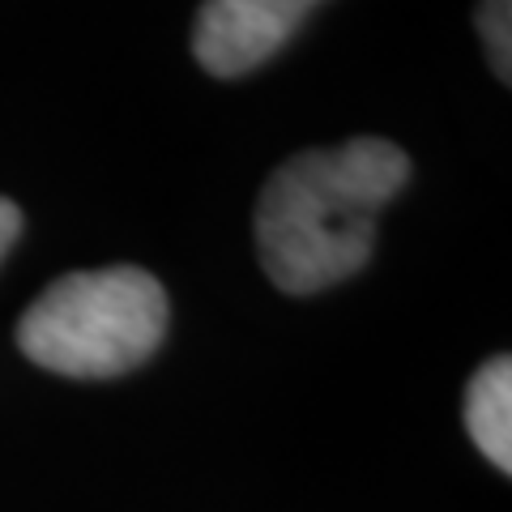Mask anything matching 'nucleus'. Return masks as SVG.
I'll use <instances>...</instances> for the list:
<instances>
[{
	"label": "nucleus",
	"mask_w": 512,
	"mask_h": 512,
	"mask_svg": "<svg viewBox=\"0 0 512 512\" xmlns=\"http://www.w3.org/2000/svg\"><path fill=\"white\" fill-rule=\"evenodd\" d=\"M406 180V150L380 137L282 163L256 201V252L269 282L286 295H316L359 274L376 248L380 210Z\"/></svg>",
	"instance_id": "obj_1"
},
{
	"label": "nucleus",
	"mask_w": 512,
	"mask_h": 512,
	"mask_svg": "<svg viewBox=\"0 0 512 512\" xmlns=\"http://www.w3.org/2000/svg\"><path fill=\"white\" fill-rule=\"evenodd\" d=\"M167 333V291L137 265L86 269L52 282L30 303L18 346L43 372L107 380L141 367Z\"/></svg>",
	"instance_id": "obj_2"
},
{
	"label": "nucleus",
	"mask_w": 512,
	"mask_h": 512,
	"mask_svg": "<svg viewBox=\"0 0 512 512\" xmlns=\"http://www.w3.org/2000/svg\"><path fill=\"white\" fill-rule=\"evenodd\" d=\"M320 0H205L192 52L214 77H244L274 60Z\"/></svg>",
	"instance_id": "obj_3"
},
{
	"label": "nucleus",
	"mask_w": 512,
	"mask_h": 512,
	"mask_svg": "<svg viewBox=\"0 0 512 512\" xmlns=\"http://www.w3.org/2000/svg\"><path fill=\"white\" fill-rule=\"evenodd\" d=\"M466 427L478 453L500 474L512 470V363L495 355L474 372L466 389Z\"/></svg>",
	"instance_id": "obj_4"
},
{
	"label": "nucleus",
	"mask_w": 512,
	"mask_h": 512,
	"mask_svg": "<svg viewBox=\"0 0 512 512\" xmlns=\"http://www.w3.org/2000/svg\"><path fill=\"white\" fill-rule=\"evenodd\" d=\"M478 30H483L495 77L508 82L512 77V0H483L478 5Z\"/></svg>",
	"instance_id": "obj_5"
},
{
	"label": "nucleus",
	"mask_w": 512,
	"mask_h": 512,
	"mask_svg": "<svg viewBox=\"0 0 512 512\" xmlns=\"http://www.w3.org/2000/svg\"><path fill=\"white\" fill-rule=\"evenodd\" d=\"M18 235H22V210L9 197H0V261H5L9 248L18 244Z\"/></svg>",
	"instance_id": "obj_6"
}]
</instances>
